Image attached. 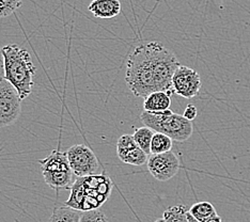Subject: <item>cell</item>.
<instances>
[{
    "mask_svg": "<svg viewBox=\"0 0 250 222\" xmlns=\"http://www.w3.org/2000/svg\"><path fill=\"white\" fill-rule=\"evenodd\" d=\"M171 96L167 92H154L146 96L144 101V110L146 112H162L170 109Z\"/></svg>",
    "mask_w": 250,
    "mask_h": 222,
    "instance_id": "12",
    "label": "cell"
},
{
    "mask_svg": "<svg viewBox=\"0 0 250 222\" xmlns=\"http://www.w3.org/2000/svg\"><path fill=\"white\" fill-rule=\"evenodd\" d=\"M154 222H165V219L164 218H158Z\"/></svg>",
    "mask_w": 250,
    "mask_h": 222,
    "instance_id": "24",
    "label": "cell"
},
{
    "mask_svg": "<svg viewBox=\"0 0 250 222\" xmlns=\"http://www.w3.org/2000/svg\"><path fill=\"white\" fill-rule=\"evenodd\" d=\"M45 183L55 190L71 189L74 174L65 152L54 150L49 155L39 161Z\"/></svg>",
    "mask_w": 250,
    "mask_h": 222,
    "instance_id": "5",
    "label": "cell"
},
{
    "mask_svg": "<svg viewBox=\"0 0 250 222\" xmlns=\"http://www.w3.org/2000/svg\"><path fill=\"white\" fill-rule=\"evenodd\" d=\"M197 115H198V110H197L196 106L188 105V106L185 108V111L183 113V117L186 120H188V121L192 122L197 118Z\"/></svg>",
    "mask_w": 250,
    "mask_h": 222,
    "instance_id": "20",
    "label": "cell"
},
{
    "mask_svg": "<svg viewBox=\"0 0 250 222\" xmlns=\"http://www.w3.org/2000/svg\"><path fill=\"white\" fill-rule=\"evenodd\" d=\"M65 153L73 173L78 178L98 174L101 164L98 157L89 146L75 144L67 149Z\"/></svg>",
    "mask_w": 250,
    "mask_h": 222,
    "instance_id": "7",
    "label": "cell"
},
{
    "mask_svg": "<svg viewBox=\"0 0 250 222\" xmlns=\"http://www.w3.org/2000/svg\"><path fill=\"white\" fill-rule=\"evenodd\" d=\"M117 154L121 161L132 166H144L149 155L136 143L133 135H122L117 142Z\"/></svg>",
    "mask_w": 250,
    "mask_h": 222,
    "instance_id": "10",
    "label": "cell"
},
{
    "mask_svg": "<svg viewBox=\"0 0 250 222\" xmlns=\"http://www.w3.org/2000/svg\"><path fill=\"white\" fill-rule=\"evenodd\" d=\"M174 93L184 99H192L199 94L201 89V78L194 68L180 65L172 77Z\"/></svg>",
    "mask_w": 250,
    "mask_h": 222,
    "instance_id": "9",
    "label": "cell"
},
{
    "mask_svg": "<svg viewBox=\"0 0 250 222\" xmlns=\"http://www.w3.org/2000/svg\"><path fill=\"white\" fill-rule=\"evenodd\" d=\"M189 214L197 219L199 222H204L206 220L214 217L217 215L216 209L212 203L209 202H198L195 203L190 209L188 210Z\"/></svg>",
    "mask_w": 250,
    "mask_h": 222,
    "instance_id": "14",
    "label": "cell"
},
{
    "mask_svg": "<svg viewBox=\"0 0 250 222\" xmlns=\"http://www.w3.org/2000/svg\"><path fill=\"white\" fill-rule=\"evenodd\" d=\"M140 121L145 126L155 130L156 133L166 135L178 142L188 140L194 132V126L190 121L186 120L183 115H178L170 109L154 113L144 110L140 116Z\"/></svg>",
    "mask_w": 250,
    "mask_h": 222,
    "instance_id": "4",
    "label": "cell"
},
{
    "mask_svg": "<svg viewBox=\"0 0 250 222\" xmlns=\"http://www.w3.org/2000/svg\"><path fill=\"white\" fill-rule=\"evenodd\" d=\"M112 182L106 174L78 178L71 188L70 198L64 205L79 212L99 209L111 195Z\"/></svg>",
    "mask_w": 250,
    "mask_h": 222,
    "instance_id": "3",
    "label": "cell"
},
{
    "mask_svg": "<svg viewBox=\"0 0 250 222\" xmlns=\"http://www.w3.org/2000/svg\"><path fill=\"white\" fill-rule=\"evenodd\" d=\"M82 214L83 213L77 209L63 205L54 209L48 222H79Z\"/></svg>",
    "mask_w": 250,
    "mask_h": 222,
    "instance_id": "13",
    "label": "cell"
},
{
    "mask_svg": "<svg viewBox=\"0 0 250 222\" xmlns=\"http://www.w3.org/2000/svg\"><path fill=\"white\" fill-rule=\"evenodd\" d=\"M172 139L162 133H155L151 142V154H163L172 149Z\"/></svg>",
    "mask_w": 250,
    "mask_h": 222,
    "instance_id": "16",
    "label": "cell"
},
{
    "mask_svg": "<svg viewBox=\"0 0 250 222\" xmlns=\"http://www.w3.org/2000/svg\"><path fill=\"white\" fill-rule=\"evenodd\" d=\"M180 65L177 56L162 43L146 42L129 54L125 81L136 98L146 99L161 91L171 96L172 77Z\"/></svg>",
    "mask_w": 250,
    "mask_h": 222,
    "instance_id": "1",
    "label": "cell"
},
{
    "mask_svg": "<svg viewBox=\"0 0 250 222\" xmlns=\"http://www.w3.org/2000/svg\"><path fill=\"white\" fill-rule=\"evenodd\" d=\"M187 220H188V222H199L197 219L192 217V216L189 214V212L187 213Z\"/></svg>",
    "mask_w": 250,
    "mask_h": 222,
    "instance_id": "23",
    "label": "cell"
},
{
    "mask_svg": "<svg viewBox=\"0 0 250 222\" xmlns=\"http://www.w3.org/2000/svg\"><path fill=\"white\" fill-rule=\"evenodd\" d=\"M21 112V99L12 84L0 78V127H7L18 121Z\"/></svg>",
    "mask_w": 250,
    "mask_h": 222,
    "instance_id": "6",
    "label": "cell"
},
{
    "mask_svg": "<svg viewBox=\"0 0 250 222\" xmlns=\"http://www.w3.org/2000/svg\"><path fill=\"white\" fill-rule=\"evenodd\" d=\"M187 213L188 210L185 205L178 204L165 210L163 218L165 219V222H188Z\"/></svg>",
    "mask_w": 250,
    "mask_h": 222,
    "instance_id": "17",
    "label": "cell"
},
{
    "mask_svg": "<svg viewBox=\"0 0 250 222\" xmlns=\"http://www.w3.org/2000/svg\"><path fill=\"white\" fill-rule=\"evenodd\" d=\"M4 76V71H3V57L1 53V48H0V78Z\"/></svg>",
    "mask_w": 250,
    "mask_h": 222,
    "instance_id": "21",
    "label": "cell"
},
{
    "mask_svg": "<svg viewBox=\"0 0 250 222\" xmlns=\"http://www.w3.org/2000/svg\"><path fill=\"white\" fill-rule=\"evenodd\" d=\"M153 136H154L153 129L146 126L139 127L138 129H136L135 133L133 134V138L136 141V143H137L147 155L151 154V142L153 139Z\"/></svg>",
    "mask_w": 250,
    "mask_h": 222,
    "instance_id": "15",
    "label": "cell"
},
{
    "mask_svg": "<svg viewBox=\"0 0 250 222\" xmlns=\"http://www.w3.org/2000/svg\"><path fill=\"white\" fill-rule=\"evenodd\" d=\"M146 167L153 178L160 182H167L177 175L181 164L178 156L170 151L163 154H151Z\"/></svg>",
    "mask_w": 250,
    "mask_h": 222,
    "instance_id": "8",
    "label": "cell"
},
{
    "mask_svg": "<svg viewBox=\"0 0 250 222\" xmlns=\"http://www.w3.org/2000/svg\"><path fill=\"white\" fill-rule=\"evenodd\" d=\"M3 57L4 78L18 90L21 101L27 99L35 85L33 78L37 68L33 64L30 54L16 44L5 45L1 48Z\"/></svg>",
    "mask_w": 250,
    "mask_h": 222,
    "instance_id": "2",
    "label": "cell"
},
{
    "mask_svg": "<svg viewBox=\"0 0 250 222\" xmlns=\"http://www.w3.org/2000/svg\"><path fill=\"white\" fill-rule=\"evenodd\" d=\"M204 222H223V219H221V217H219L218 215H216V216H214V217L209 218V219L206 220Z\"/></svg>",
    "mask_w": 250,
    "mask_h": 222,
    "instance_id": "22",
    "label": "cell"
},
{
    "mask_svg": "<svg viewBox=\"0 0 250 222\" xmlns=\"http://www.w3.org/2000/svg\"><path fill=\"white\" fill-rule=\"evenodd\" d=\"M79 222H108V219L104 213H102L99 209H94L83 212Z\"/></svg>",
    "mask_w": 250,
    "mask_h": 222,
    "instance_id": "19",
    "label": "cell"
},
{
    "mask_svg": "<svg viewBox=\"0 0 250 222\" xmlns=\"http://www.w3.org/2000/svg\"><path fill=\"white\" fill-rule=\"evenodd\" d=\"M24 0H0V19L13 14L22 4Z\"/></svg>",
    "mask_w": 250,
    "mask_h": 222,
    "instance_id": "18",
    "label": "cell"
},
{
    "mask_svg": "<svg viewBox=\"0 0 250 222\" xmlns=\"http://www.w3.org/2000/svg\"><path fill=\"white\" fill-rule=\"evenodd\" d=\"M88 9L98 19L109 20L120 14L121 2L119 0H93Z\"/></svg>",
    "mask_w": 250,
    "mask_h": 222,
    "instance_id": "11",
    "label": "cell"
}]
</instances>
